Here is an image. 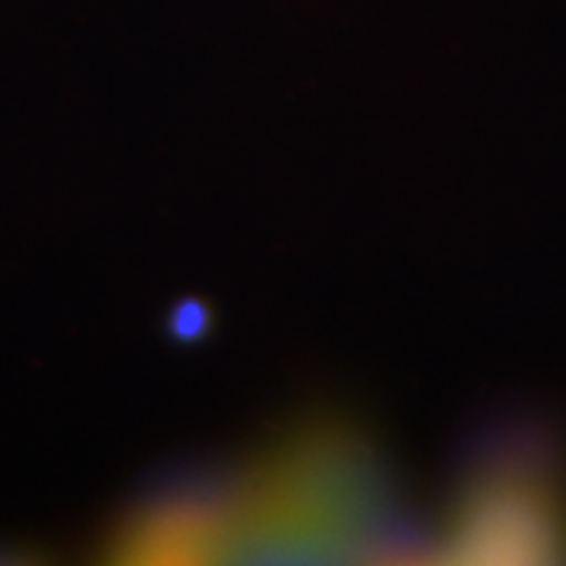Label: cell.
Returning a JSON list of instances; mask_svg holds the SVG:
<instances>
[{
  "instance_id": "6da1fadb",
  "label": "cell",
  "mask_w": 566,
  "mask_h": 566,
  "mask_svg": "<svg viewBox=\"0 0 566 566\" xmlns=\"http://www.w3.org/2000/svg\"><path fill=\"white\" fill-rule=\"evenodd\" d=\"M142 556L223 562H407L428 556L394 467L365 433L315 422L244 478L168 509Z\"/></svg>"
},
{
  "instance_id": "7a4b0ae2",
  "label": "cell",
  "mask_w": 566,
  "mask_h": 566,
  "mask_svg": "<svg viewBox=\"0 0 566 566\" xmlns=\"http://www.w3.org/2000/svg\"><path fill=\"white\" fill-rule=\"evenodd\" d=\"M430 556L446 564L566 562V464L546 430L516 424L480 441Z\"/></svg>"
},
{
  "instance_id": "3957f363",
  "label": "cell",
  "mask_w": 566,
  "mask_h": 566,
  "mask_svg": "<svg viewBox=\"0 0 566 566\" xmlns=\"http://www.w3.org/2000/svg\"><path fill=\"white\" fill-rule=\"evenodd\" d=\"M205 323H208V317H205V310L200 304L187 302L174 313L171 331L181 338V342H195V338L202 334Z\"/></svg>"
}]
</instances>
